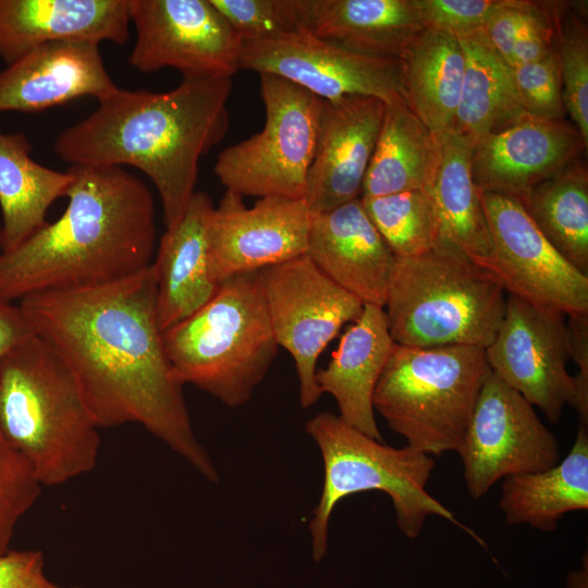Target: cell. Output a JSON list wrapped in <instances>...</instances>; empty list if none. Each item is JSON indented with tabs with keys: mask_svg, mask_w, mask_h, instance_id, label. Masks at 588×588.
<instances>
[{
	"mask_svg": "<svg viewBox=\"0 0 588 588\" xmlns=\"http://www.w3.org/2000/svg\"><path fill=\"white\" fill-rule=\"evenodd\" d=\"M156 294L151 262L112 282L34 293L19 306L70 370L98 428L138 424L218 482L212 458L195 436L183 387L172 377Z\"/></svg>",
	"mask_w": 588,
	"mask_h": 588,
	"instance_id": "1",
	"label": "cell"
},
{
	"mask_svg": "<svg viewBox=\"0 0 588 588\" xmlns=\"http://www.w3.org/2000/svg\"><path fill=\"white\" fill-rule=\"evenodd\" d=\"M232 87V78L183 79L168 91L117 87L59 134L54 154L70 166L140 170L154 183L170 229L196 193L199 160L225 137Z\"/></svg>",
	"mask_w": 588,
	"mask_h": 588,
	"instance_id": "2",
	"label": "cell"
},
{
	"mask_svg": "<svg viewBox=\"0 0 588 588\" xmlns=\"http://www.w3.org/2000/svg\"><path fill=\"white\" fill-rule=\"evenodd\" d=\"M68 170L73 182L63 213L0 252V299L112 282L151 265L157 226L147 185L122 167Z\"/></svg>",
	"mask_w": 588,
	"mask_h": 588,
	"instance_id": "3",
	"label": "cell"
},
{
	"mask_svg": "<svg viewBox=\"0 0 588 588\" xmlns=\"http://www.w3.org/2000/svg\"><path fill=\"white\" fill-rule=\"evenodd\" d=\"M0 429L41 486L91 471L98 426L68 367L34 332L0 359Z\"/></svg>",
	"mask_w": 588,
	"mask_h": 588,
	"instance_id": "4",
	"label": "cell"
},
{
	"mask_svg": "<svg viewBox=\"0 0 588 588\" xmlns=\"http://www.w3.org/2000/svg\"><path fill=\"white\" fill-rule=\"evenodd\" d=\"M162 341L179 384L195 385L228 407L248 403L279 350L259 272L220 282L205 306L162 332Z\"/></svg>",
	"mask_w": 588,
	"mask_h": 588,
	"instance_id": "5",
	"label": "cell"
},
{
	"mask_svg": "<svg viewBox=\"0 0 588 588\" xmlns=\"http://www.w3.org/2000/svg\"><path fill=\"white\" fill-rule=\"evenodd\" d=\"M506 298L491 270L438 240L421 255L396 258L383 310L399 345L486 348L503 319Z\"/></svg>",
	"mask_w": 588,
	"mask_h": 588,
	"instance_id": "6",
	"label": "cell"
},
{
	"mask_svg": "<svg viewBox=\"0 0 588 588\" xmlns=\"http://www.w3.org/2000/svg\"><path fill=\"white\" fill-rule=\"evenodd\" d=\"M305 430L323 461L322 491L308 524L315 561H320L327 552L329 523L335 505L346 497L370 490L390 497L396 525L411 539L419 536L428 516L436 515L486 547L475 531L426 490L436 465L433 456L407 444L389 446L329 412L310 418Z\"/></svg>",
	"mask_w": 588,
	"mask_h": 588,
	"instance_id": "7",
	"label": "cell"
},
{
	"mask_svg": "<svg viewBox=\"0 0 588 588\" xmlns=\"http://www.w3.org/2000/svg\"><path fill=\"white\" fill-rule=\"evenodd\" d=\"M488 370L482 347L396 344L373 393L375 412L418 451L457 452Z\"/></svg>",
	"mask_w": 588,
	"mask_h": 588,
	"instance_id": "8",
	"label": "cell"
},
{
	"mask_svg": "<svg viewBox=\"0 0 588 588\" xmlns=\"http://www.w3.org/2000/svg\"><path fill=\"white\" fill-rule=\"evenodd\" d=\"M259 77L264 127L222 150L215 174L226 191L243 197L305 199L321 99L279 76Z\"/></svg>",
	"mask_w": 588,
	"mask_h": 588,
	"instance_id": "9",
	"label": "cell"
},
{
	"mask_svg": "<svg viewBox=\"0 0 588 588\" xmlns=\"http://www.w3.org/2000/svg\"><path fill=\"white\" fill-rule=\"evenodd\" d=\"M258 272L275 341L293 358L299 403L308 408L322 396L316 380L320 354L344 324L360 316L364 304L307 255Z\"/></svg>",
	"mask_w": 588,
	"mask_h": 588,
	"instance_id": "10",
	"label": "cell"
},
{
	"mask_svg": "<svg viewBox=\"0 0 588 588\" xmlns=\"http://www.w3.org/2000/svg\"><path fill=\"white\" fill-rule=\"evenodd\" d=\"M136 39L130 64L143 73L171 68L183 79L232 78L243 40L210 0H128Z\"/></svg>",
	"mask_w": 588,
	"mask_h": 588,
	"instance_id": "11",
	"label": "cell"
},
{
	"mask_svg": "<svg viewBox=\"0 0 588 588\" xmlns=\"http://www.w3.org/2000/svg\"><path fill=\"white\" fill-rule=\"evenodd\" d=\"M457 453L475 500L502 478L546 470L561 461L559 442L534 406L490 369Z\"/></svg>",
	"mask_w": 588,
	"mask_h": 588,
	"instance_id": "12",
	"label": "cell"
},
{
	"mask_svg": "<svg viewBox=\"0 0 588 588\" xmlns=\"http://www.w3.org/2000/svg\"><path fill=\"white\" fill-rule=\"evenodd\" d=\"M479 194L492 244L488 269L506 294L565 316L588 314V275L550 244L516 198Z\"/></svg>",
	"mask_w": 588,
	"mask_h": 588,
	"instance_id": "13",
	"label": "cell"
},
{
	"mask_svg": "<svg viewBox=\"0 0 588 588\" xmlns=\"http://www.w3.org/2000/svg\"><path fill=\"white\" fill-rule=\"evenodd\" d=\"M240 68L279 76L322 100L370 96L387 106L404 102L399 60L360 54L301 28L243 41Z\"/></svg>",
	"mask_w": 588,
	"mask_h": 588,
	"instance_id": "14",
	"label": "cell"
},
{
	"mask_svg": "<svg viewBox=\"0 0 588 588\" xmlns=\"http://www.w3.org/2000/svg\"><path fill=\"white\" fill-rule=\"evenodd\" d=\"M565 317L507 295L503 319L485 348L489 369L554 424L574 391Z\"/></svg>",
	"mask_w": 588,
	"mask_h": 588,
	"instance_id": "15",
	"label": "cell"
},
{
	"mask_svg": "<svg viewBox=\"0 0 588 588\" xmlns=\"http://www.w3.org/2000/svg\"><path fill=\"white\" fill-rule=\"evenodd\" d=\"M226 191L208 225L209 273L216 283L306 255L313 213L304 198L266 196L248 208Z\"/></svg>",
	"mask_w": 588,
	"mask_h": 588,
	"instance_id": "16",
	"label": "cell"
},
{
	"mask_svg": "<svg viewBox=\"0 0 588 588\" xmlns=\"http://www.w3.org/2000/svg\"><path fill=\"white\" fill-rule=\"evenodd\" d=\"M587 145L564 119L528 113L473 144L471 173L479 192L522 198L538 183L580 159Z\"/></svg>",
	"mask_w": 588,
	"mask_h": 588,
	"instance_id": "17",
	"label": "cell"
},
{
	"mask_svg": "<svg viewBox=\"0 0 588 588\" xmlns=\"http://www.w3.org/2000/svg\"><path fill=\"white\" fill-rule=\"evenodd\" d=\"M387 105L370 96L322 100L305 200L313 215L360 197Z\"/></svg>",
	"mask_w": 588,
	"mask_h": 588,
	"instance_id": "18",
	"label": "cell"
},
{
	"mask_svg": "<svg viewBox=\"0 0 588 588\" xmlns=\"http://www.w3.org/2000/svg\"><path fill=\"white\" fill-rule=\"evenodd\" d=\"M306 255L364 305L384 307L396 257L375 228L360 197L313 215Z\"/></svg>",
	"mask_w": 588,
	"mask_h": 588,
	"instance_id": "19",
	"label": "cell"
},
{
	"mask_svg": "<svg viewBox=\"0 0 588 588\" xmlns=\"http://www.w3.org/2000/svg\"><path fill=\"white\" fill-rule=\"evenodd\" d=\"M117 87L105 66L99 44H48L0 72V112H39L83 96L99 100Z\"/></svg>",
	"mask_w": 588,
	"mask_h": 588,
	"instance_id": "20",
	"label": "cell"
},
{
	"mask_svg": "<svg viewBox=\"0 0 588 588\" xmlns=\"http://www.w3.org/2000/svg\"><path fill=\"white\" fill-rule=\"evenodd\" d=\"M130 25L128 0H0V59L62 41L122 45Z\"/></svg>",
	"mask_w": 588,
	"mask_h": 588,
	"instance_id": "21",
	"label": "cell"
},
{
	"mask_svg": "<svg viewBox=\"0 0 588 588\" xmlns=\"http://www.w3.org/2000/svg\"><path fill=\"white\" fill-rule=\"evenodd\" d=\"M298 28L347 50L399 60L426 27L418 0H293Z\"/></svg>",
	"mask_w": 588,
	"mask_h": 588,
	"instance_id": "22",
	"label": "cell"
},
{
	"mask_svg": "<svg viewBox=\"0 0 588 588\" xmlns=\"http://www.w3.org/2000/svg\"><path fill=\"white\" fill-rule=\"evenodd\" d=\"M215 206L196 192L179 222L162 235L152 267L157 320L161 332L184 321L216 294L209 273L208 225Z\"/></svg>",
	"mask_w": 588,
	"mask_h": 588,
	"instance_id": "23",
	"label": "cell"
},
{
	"mask_svg": "<svg viewBox=\"0 0 588 588\" xmlns=\"http://www.w3.org/2000/svg\"><path fill=\"white\" fill-rule=\"evenodd\" d=\"M395 345L383 308L364 305L360 316L342 335L331 360L316 375L321 393L334 399L339 417L379 441L383 439L372 399Z\"/></svg>",
	"mask_w": 588,
	"mask_h": 588,
	"instance_id": "24",
	"label": "cell"
},
{
	"mask_svg": "<svg viewBox=\"0 0 588 588\" xmlns=\"http://www.w3.org/2000/svg\"><path fill=\"white\" fill-rule=\"evenodd\" d=\"M436 136L437 156L428 192L438 219V240L488 268L492 244L471 173L474 143L452 130Z\"/></svg>",
	"mask_w": 588,
	"mask_h": 588,
	"instance_id": "25",
	"label": "cell"
},
{
	"mask_svg": "<svg viewBox=\"0 0 588 588\" xmlns=\"http://www.w3.org/2000/svg\"><path fill=\"white\" fill-rule=\"evenodd\" d=\"M399 62L406 107L434 134L449 130L465 71V53L458 38L440 28L425 27Z\"/></svg>",
	"mask_w": 588,
	"mask_h": 588,
	"instance_id": "26",
	"label": "cell"
},
{
	"mask_svg": "<svg viewBox=\"0 0 588 588\" xmlns=\"http://www.w3.org/2000/svg\"><path fill=\"white\" fill-rule=\"evenodd\" d=\"M23 133L0 132V252L13 250L40 229L51 205L66 196L73 176L36 162Z\"/></svg>",
	"mask_w": 588,
	"mask_h": 588,
	"instance_id": "27",
	"label": "cell"
},
{
	"mask_svg": "<svg viewBox=\"0 0 588 588\" xmlns=\"http://www.w3.org/2000/svg\"><path fill=\"white\" fill-rule=\"evenodd\" d=\"M587 428L579 425L567 456L555 466L504 478L499 506L506 524L554 531L566 513L588 509Z\"/></svg>",
	"mask_w": 588,
	"mask_h": 588,
	"instance_id": "28",
	"label": "cell"
},
{
	"mask_svg": "<svg viewBox=\"0 0 588 588\" xmlns=\"http://www.w3.org/2000/svg\"><path fill=\"white\" fill-rule=\"evenodd\" d=\"M465 53V71L452 130L475 143L526 114L513 69L493 49L482 29L456 36Z\"/></svg>",
	"mask_w": 588,
	"mask_h": 588,
	"instance_id": "29",
	"label": "cell"
},
{
	"mask_svg": "<svg viewBox=\"0 0 588 588\" xmlns=\"http://www.w3.org/2000/svg\"><path fill=\"white\" fill-rule=\"evenodd\" d=\"M436 156V134L404 102L387 106L360 197L428 191Z\"/></svg>",
	"mask_w": 588,
	"mask_h": 588,
	"instance_id": "30",
	"label": "cell"
},
{
	"mask_svg": "<svg viewBox=\"0 0 588 588\" xmlns=\"http://www.w3.org/2000/svg\"><path fill=\"white\" fill-rule=\"evenodd\" d=\"M550 244L588 275V171L576 160L517 199Z\"/></svg>",
	"mask_w": 588,
	"mask_h": 588,
	"instance_id": "31",
	"label": "cell"
},
{
	"mask_svg": "<svg viewBox=\"0 0 588 588\" xmlns=\"http://www.w3.org/2000/svg\"><path fill=\"white\" fill-rule=\"evenodd\" d=\"M360 199L375 228L396 258L415 257L436 245L439 224L428 191H407Z\"/></svg>",
	"mask_w": 588,
	"mask_h": 588,
	"instance_id": "32",
	"label": "cell"
},
{
	"mask_svg": "<svg viewBox=\"0 0 588 588\" xmlns=\"http://www.w3.org/2000/svg\"><path fill=\"white\" fill-rule=\"evenodd\" d=\"M555 51L565 111L588 145V32L581 17L558 16Z\"/></svg>",
	"mask_w": 588,
	"mask_h": 588,
	"instance_id": "33",
	"label": "cell"
},
{
	"mask_svg": "<svg viewBox=\"0 0 588 588\" xmlns=\"http://www.w3.org/2000/svg\"><path fill=\"white\" fill-rule=\"evenodd\" d=\"M41 488L29 463L0 429V554L9 550L20 518L37 501Z\"/></svg>",
	"mask_w": 588,
	"mask_h": 588,
	"instance_id": "34",
	"label": "cell"
},
{
	"mask_svg": "<svg viewBox=\"0 0 588 588\" xmlns=\"http://www.w3.org/2000/svg\"><path fill=\"white\" fill-rule=\"evenodd\" d=\"M243 41L299 29L293 0H210Z\"/></svg>",
	"mask_w": 588,
	"mask_h": 588,
	"instance_id": "35",
	"label": "cell"
},
{
	"mask_svg": "<svg viewBox=\"0 0 588 588\" xmlns=\"http://www.w3.org/2000/svg\"><path fill=\"white\" fill-rule=\"evenodd\" d=\"M512 69L517 95L526 113L546 120L564 119L566 111L555 49L536 62Z\"/></svg>",
	"mask_w": 588,
	"mask_h": 588,
	"instance_id": "36",
	"label": "cell"
},
{
	"mask_svg": "<svg viewBox=\"0 0 588 588\" xmlns=\"http://www.w3.org/2000/svg\"><path fill=\"white\" fill-rule=\"evenodd\" d=\"M502 0H418L426 27L455 36L482 29Z\"/></svg>",
	"mask_w": 588,
	"mask_h": 588,
	"instance_id": "37",
	"label": "cell"
},
{
	"mask_svg": "<svg viewBox=\"0 0 588 588\" xmlns=\"http://www.w3.org/2000/svg\"><path fill=\"white\" fill-rule=\"evenodd\" d=\"M566 317L569 359L578 368L573 377L574 391L569 405L578 413L580 424L588 427V314Z\"/></svg>",
	"mask_w": 588,
	"mask_h": 588,
	"instance_id": "38",
	"label": "cell"
},
{
	"mask_svg": "<svg viewBox=\"0 0 588 588\" xmlns=\"http://www.w3.org/2000/svg\"><path fill=\"white\" fill-rule=\"evenodd\" d=\"M0 588H62L47 578L44 554L37 550H8L0 554Z\"/></svg>",
	"mask_w": 588,
	"mask_h": 588,
	"instance_id": "39",
	"label": "cell"
},
{
	"mask_svg": "<svg viewBox=\"0 0 588 588\" xmlns=\"http://www.w3.org/2000/svg\"><path fill=\"white\" fill-rule=\"evenodd\" d=\"M529 1L502 0L482 32L493 49L510 64L516 36L525 19Z\"/></svg>",
	"mask_w": 588,
	"mask_h": 588,
	"instance_id": "40",
	"label": "cell"
},
{
	"mask_svg": "<svg viewBox=\"0 0 588 588\" xmlns=\"http://www.w3.org/2000/svg\"><path fill=\"white\" fill-rule=\"evenodd\" d=\"M32 333L33 330L20 306L0 299V359Z\"/></svg>",
	"mask_w": 588,
	"mask_h": 588,
	"instance_id": "41",
	"label": "cell"
},
{
	"mask_svg": "<svg viewBox=\"0 0 588 588\" xmlns=\"http://www.w3.org/2000/svg\"><path fill=\"white\" fill-rule=\"evenodd\" d=\"M585 568L571 572L567 577V588H588V565L587 554L585 555Z\"/></svg>",
	"mask_w": 588,
	"mask_h": 588,
	"instance_id": "42",
	"label": "cell"
},
{
	"mask_svg": "<svg viewBox=\"0 0 588 588\" xmlns=\"http://www.w3.org/2000/svg\"><path fill=\"white\" fill-rule=\"evenodd\" d=\"M72 588H78V587H72Z\"/></svg>",
	"mask_w": 588,
	"mask_h": 588,
	"instance_id": "43",
	"label": "cell"
}]
</instances>
